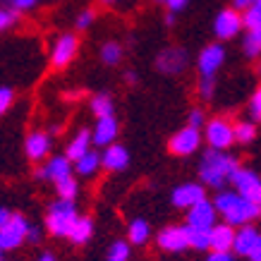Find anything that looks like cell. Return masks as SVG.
<instances>
[{"mask_svg": "<svg viewBox=\"0 0 261 261\" xmlns=\"http://www.w3.org/2000/svg\"><path fill=\"white\" fill-rule=\"evenodd\" d=\"M27 240H29V242H39V240H41V230L36 228V225H32V228H29V238H27Z\"/></svg>", "mask_w": 261, "mask_h": 261, "instance_id": "obj_43", "label": "cell"}, {"mask_svg": "<svg viewBox=\"0 0 261 261\" xmlns=\"http://www.w3.org/2000/svg\"><path fill=\"white\" fill-rule=\"evenodd\" d=\"M15 19H17V10H3L0 12V29H8V27H12L15 24Z\"/></svg>", "mask_w": 261, "mask_h": 261, "instance_id": "obj_35", "label": "cell"}, {"mask_svg": "<svg viewBox=\"0 0 261 261\" xmlns=\"http://www.w3.org/2000/svg\"><path fill=\"white\" fill-rule=\"evenodd\" d=\"M216 208H218V214L225 218V223H230L232 228L235 225H249V221H254V218H259V208L254 204H249L242 194H238V192H218L214 199Z\"/></svg>", "mask_w": 261, "mask_h": 261, "instance_id": "obj_2", "label": "cell"}, {"mask_svg": "<svg viewBox=\"0 0 261 261\" xmlns=\"http://www.w3.org/2000/svg\"><path fill=\"white\" fill-rule=\"evenodd\" d=\"M190 127H194V129H199V127L204 125V113L201 111H192L190 113V122H187Z\"/></svg>", "mask_w": 261, "mask_h": 261, "instance_id": "obj_40", "label": "cell"}, {"mask_svg": "<svg viewBox=\"0 0 261 261\" xmlns=\"http://www.w3.org/2000/svg\"><path fill=\"white\" fill-rule=\"evenodd\" d=\"M36 3H39V0H10V8L19 12V10H32Z\"/></svg>", "mask_w": 261, "mask_h": 261, "instance_id": "obj_38", "label": "cell"}, {"mask_svg": "<svg viewBox=\"0 0 261 261\" xmlns=\"http://www.w3.org/2000/svg\"><path fill=\"white\" fill-rule=\"evenodd\" d=\"M256 3H259V0H232V8L235 10H249V8H254V5H256Z\"/></svg>", "mask_w": 261, "mask_h": 261, "instance_id": "obj_42", "label": "cell"}, {"mask_svg": "<svg viewBox=\"0 0 261 261\" xmlns=\"http://www.w3.org/2000/svg\"><path fill=\"white\" fill-rule=\"evenodd\" d=\"M101 161H103V168H106V170L118 173V170H125V168L129 166V153H127L125 146H120V144H111V146H106Z\"/></svg>", "mask_w": 261, "mask_h": 261, "instance_id": "obj_18", "label": "cell"}, {"mask_svg": "<svg viewBox=\"0 0 261 261\" xmlns=\"http://www.w3.org/2000/svg\"><path fill=\"white\" fill-rule=\"evenodd\" d=\"M24 151L32 161H41L46 159V153L50 151V137L46 132H32L24 142Z\"/></svg>", "mask_w": 261, "mask_h": 261, "instance_id": "obj_20", "label": "cell"}, {"mask_svg": "<svg viewBox=\"0 0 261 261\" xmlns=\"http://www.w3.org/2000/svg\"><path fill=\"white\" fill-rule=\"evenodd\" d=\"M256 5H261V0H259V3H256Z\"/></svg>", "mask_w": 261, "mask_h": 261, "instance_id": "obj_47", "label": "cell"}, {"mask_svg": "<svg viewBox=\"0 0 261 261\" xmlns=\"http://www.w3.org/2000/svg\"><path fill=\"white\" fill-rule=\"evenodd\" d=\"M190 230V247L192 249H199V252H204V249H211V230H194L187 225Z\"/></svg>", "mask_w": 261, "mask_h": 261, "instance_id": "obj_26", "label": "cell"}, {"mask_svg": "<svg viewBox=\"0 0 261 261\" xmlns=\"http://www.w3.org/2000/svg\"><path fill=\"white\" fill-rule=\"evenodd\" d=\"M72 175V161L67 156H56L46 163V168H39L36 170V177L39 180H50V182H60L65 177Z\"/></svg>", "mask_w": 261, "mask_h": 261, "instance_id": "obj_13", "label": "cell"}, {"mask_svg": "<svg viewBox=\"0 0 261 261\" xmlns=\"http://www.w3.org/2000/svg\"><path fill=\"white\" fill-rule=\"evenodd\" d=\"M206 261H235L230 252H211L206 256Z\"/></svg>", "mask_w": 261, "mask_h": 261, "instance_id": "obj_41", "label": "cell"}, {"mask_svg": "<svg viewBox=\"0 0 261 261\" xmlns=\"http://www.w3.org/2000/svg\"><path fill=\"white\" fill-rule=\"evenodd\" d=\"M216 214H218V208H216L214 201H201V204L192 206L190 211H187V225L194 230H214L218 223H216Z\"/></svg>", "mask_w": 261, "mask_h": 261, "instance_id": "obj_8", "label": "cell"}, {"mask_svg": "<svg viewBox=\"0 0 261 261\" xmlns=\"http://www.w3.org/2000/svg\"><path fill=\"white\" fill-rule=\"evenodd\" d=\"M156 242L166 252H182L190 247V230H187V225H168L159 232Z\"/></svg>", "mask_w": 261, "mask_h": 261, "instance_id": "obj_7", "label": "cell"}, {"mask_svg": "<svg viewBox=\"0 0 261 261\" xmlns=\"http://www.w3.org/2000/svg\"><path fill=\"white\" fill-rule=\"evenodd\" d=\"M214 89H216L214 77H201V82H199V94L204 96V98H211V96H214Z\"/></svg>", "mask_w": 261, "mask_h": 261, "instance_id": "obj_33", "label": "cell"}, {"mask_svg": "<svg viewBox=\"0 0 261 261\" xmlns=\"http://www.w3.org/2000/svg\"><path fill=\"white\" fill-rule=\"evenodd\" d=\"M91 235H94V221L89 216H80L67 240H70L72 245H87L89 240H91Z\"/></svg>", "mask_w": 261, "mask_h": 261, "instance_id": "obj_22", "label": "cell"}, {"mask_svg": "<svg viewBox=\"0 0 261 261\" xmlns=\"http://www.w3.org/2000/svg\"><path fill=\"white\" fill-rule=\"evenodd\" d=\"M206 142L216 151H225L230 144L235 142V125H230L228 120L216 118L206 125Z\"/></svg>", "mask_w": 261, "mask_h": 261, "instance_id": "obj_6", "label": "cell"}, {"mask_svg": "<svg viewBox=\"0 0 261 261\" xmlns=\"http://www.w3.org/2000/svg\"><path fill=\"white\" fill-rule=\"evenodd\" d=\"M223 60H225L223 46H218V43L206 46L199 53V72H201V77H214L216 72H218V67L223 65Z\"/></svg>", "mask_w": 261, "mask_h": 261, "instance_id": "obj_12", "label": "cell"}, {"mask_svg": "<svg viewBox=\"0 0 261 261\" xmlns=\"http://www.w3.org/2000/svg\"><path fill=\"white\" fill-rule=\"evenodd\" d=\"M74 53H77V39H74L72 34H65V36H60V39L56 41V46H53L50 63H53V67H65V65L72 63Z\"/></svg>", "mask_w": 261, "mask_h": 261, "instance_id": "obj_14", "label": "cell"}, {"mask_svg": "<svg viewBox=\"0 0 261 261\" xmlns=\"http://www.w3.org/2000/svg\"><path fill=\"white\" fill-rule=\"evenodd\" d=\"M103 3H115V0H103Z\"/></svg>", "mask_w": 261, "mask_h": 261, "instance_id": "obj_46", "label": "cell"}, {"mask_svg": "<svg viewBox=\"0 0 261 261\" xmlns=\"http://www.w3.org/2000/svg\"><path fill=\"white\" fill-rule=\"evenodd\" d=\"M120 58H122V46L115 43V41H108V43H103L101 48V60L106 65H118Z\"/></svg>", "mask_w": 261, "mask_h": 261, "instance_id": "obj_27", "label": "cell"}, {"mask_svg": "<svg viewBox=\"0 0 261 261\" xmlns=\"http://www.w3.org/2000/svg\"><path fill=\"white\" fill-rule=\"evenodd\" d=\"M235 228L230 223H218L211 230V252H232L235 247Z\"/></svg>", "mask_w": 261, "mask_h": 261, "instance_id": "obj_17", "label": "cell"}, {"mask_svg": "<svg viewBox=\"0 0 261 261\" xmlns=\"http://www.w3.org/2000/svg\"><path fill=\"white\" fill-rule=\"evenodd\" d=\"M80 214L74 208V201H65V199H58L48 206V216H46V228L50 235L56 238H70L72 228L77 223Z\"/></svg>", "mask_w": 261, "mask_h": 261, "instance_id": "obj_4", "label": "cell"}, {"mask_svg": "<svg viewBox=\"0 0 261 261\" xmlns=\"http://www.w3.org/2000/svg\"><path fill=\"white\" fill-rule=\"evenodd\" d=\"M204 199H206L204 185H197V182L180 185V187H175V192H173V204L177 206V208H187V211H190L192 206L201 204Z\"/></svg>", "mask_w": 261, "mask_h": 261, "instance_id": "obj_11", "label": "cell"}, {"mask_svg": "<svg viewBox=\"0 0 261 261\" xmlns=\"http://www.w3.org/2000/svg\"><path fill=\"white\" fill-rule=\"evenodd\" d=\"M91 19H94V12H91V10L82 12V15L77 17V29H89V27H91Z\"/></svg>", "mask_w": 261, "mask_h": 261, "instance_id": "obj_39", "label": "cell"}, {"mask_svg": "<svg viewBox=\"0 0 261 261\" xmlns=\"http://www.w3.org/2000/svg\"><path fill=\"white\" fill-rule=\"evenodd\" d=\"M12 98H15L12 89H8V87L0 89V113H8V108L12 106Z\"/></svg>", "mask_w": 261, "mask_h": 261, "instance_id": "obj_34", "label": "cell"}, {"mask_svg": "<svg viewBox=\"0 0 261 261\" xmlns=\"http://www.w3.org/2000/svg\"><path fill=\"white\" fill-rule=\"evenodd\" d=\"M242 48H245L247 58H256V56H261V34L247 32L245 41H242Z\"/></svg>", "mask_w": 261, "mask_h": 261, "instance_id": "obj_31", "label": "cell"}, {"mask_svg": "<svg viewBox=\"0 0 261 261\" xmlns=\"http://www.w3.org/2000/svg\"><path fill=\"white\" fill-rule=\"evenodd\" d=\"M249 261H261V240H259V245H256V249L252 252V256H249Z\"/></svg>", "mask_w": 261, "mask_h": 261, "instance_id": "obj_44", "label": "cell"}, {"mask_svg": "<svg viewBox=\"0 0 261 261\" xmlns=\"http://www.w3.org/2000/svg\"><path fill=\"white\" fill-rule=\"evenodd\" d=\"M101 166H103L101 153H96V151H89V153H84V156H82V159L74 163V170H77L82 177H89V175H94Z\"/></svg>", "mask_w": 261, "mask_h": 261, "instance_id": "obj_23", "label": "cell"}, {"mask_svg": "<svg viewBox=\"0 0 261 261\" xmlns=\"http://www.w3.org/2000/svg\"><path fill=\"white\" fill-rule=\"evenodd\" d=\"M56 190H58V197L60 199H65V201H74V197H77V180L70 175V177L56 182Z\"/></svg>", "mask_w": 261, "mask_h": 261, "instance_id": "obj_28", "label": "cell"}, {"mask_svg": "<svg viewBox=\"0 0 261 261\" xmlns=\"http://www.w3.org/2000/svg\"><path fill=\"white\" fill-rule=\"evenodd\" d=\"M91 142H94V132L82 129V132H77V137H74V139L67 144V153H65V156L77 163V161H80L84 153H89V151H91V149H89V146H91Z\"/></svg>", "mask_w": 261, "mask_h": 261, "instance_id": "obj_21", "label": "cell"}, {"mask_svg": "<svg viewBox=\"0 0 261 261\" xmlns=\"http://www.w3.org/2000/svg\"><path fill=\"white\" fill-rule=\"evenodd\" d=\"M259 230L252 228V225H242V228L238 230V235H235V247H232V252L238 254V256H252V252L256 249V245H259Z\"/></svg>", "mask_w": 261, "mask_h": 261, "instance_id": "obj_15", "label": "cell"}, {"mask_svg": "<svg viewBox=\"0 0 261 261\" xmlns=\"http://www.w3.org/2000/svg\"><path fill=\"white\" fill-rule=\"evenodd\" d=\"M129 259V245L118 240V242H113L111 249H108V261H127Z\"/></svg>", "mask_w": 261, "mask_h": 261, "instance_id": "obj_32", "label": "cell"}, {"mask_svg": "<svg viewBox=\"0 0 261 261\" xmlns=\"http://www.w3.org/2000/svg\"><path fill=\"white\" fill-rule=\"evenodd\" d=\"M256 137V127L252 125V122H238L235 125V142L238 144H249Z\"/></svg>", "mask_w": 261, "mask_h": 261, "instance_id": "obj_30", "label": "cell"}, {"mask_svg": "<svg viewBox=\"0 0 261 261\" xmlns=\"http://www.w3.org/2000/svg\"><path fill=\"white\" fill-rule=\"evenodd\" d=\"M245 27L247 32L261 34V5H254L245 12Z\"/></svg>", "mask_w": 261, "mask_h": 261, "instance_id": "obj_29", "label": "cell"}, {"mask_svg": "<svg viewBox=\"0 0 261 261\" xmlns=\"http://www.w3.org/2000/svg\"><path fill=\"white\" fill-rule=\"evenodd\" d=\"M151 230H149V223L144 221V218H135V221L129 223V228H127V238L132 245H144L146 240H149Z\"/></svg>", "mask_w": 261, "mask_h": 261, "instance_id": "obj_24", "label": "cell"}, {"mask_svg": "<svg viewBox=\"0 0 261 261\" xmlns=\"http://www.w3.org/2000/svg\"><path fill=\"white\" fill-rule=\"evenodd\" d=\"M91 111L96 118H111L113 115V101L108 94H98L91 98Z\"/></svg>", "mask_w": 261, "mask_h": 261, "instance_id": "obj_25", "label": "cell"}, {"mask_svg": "<svg viewBox=\"0 0 261 261\" xmlns=\"http://www.w3.org/2000/svg\"><path fill=\"white\" fill-rule=\"evenodd\" d=\"M240 170L238 161L223 153V151H206L201 156V163H199V180L204 182L206 187H214V190H221L228 180H232V175Z\"/></svg>", "mask_w": 261, "mask_h": 261, "instance_id": "obj_1", "label": "cell"}, {"mask_svg": "<svg viewBox=\"0 0 261 261\" xmlns=\"http://www.w3.org/2000/svg\"><path fill=\"white\" fill-rule=\"evenodd\" d=\"M39 261H56V256H53L50 252H43V254L39 256Z\"/></svg>", "mask_w": 261, "mask_h": 261, "instance_id": "obj_45", "label": "cell"}, {"mask_svg": "<svg viewBox=\"0 0 261 261\" xmlns=\"http://www.w3.org/2000/svg\"><path fill=\"white\" fill-rule=\"evenodd\" d=\"M249 111H252V118H254V120H261V87L256 89V94L252 96Z\"/></svg>", "mask_w": 261, "mask_h": 261, "instance_id": "obj_36", "label": "cell"}, {"mask_svg": "<svg viewBox=\"0 0 261 261\" xmlns=\"http://www.w3.org/2000/svg\"><path fill=\"white\" fill-rule=\"evenodd\" d=\"M159 3H163V5H166V8L173 12V15L187 8V0H159Z\"/></svg>", "mask_w": 261, "mask_h": 261, "instance_id": "obj_37", "label": "cell"}, {"mask_svg": "<svg viewBox=\"0 0 261 261\" xmlns=\"http://www.w3.org/2000/svg\"><path fill=\"white\" fill-rule=\"evenodd\" d=\"M242 27H245V17H240L235 8H225L218 12V17H216L214 32L218 39H232Z\"/></svg>", "mask_w": 261, "mask_h": 261, "instance_id": "obj_10", "label": "cell"}, {"mask_svg": "<svg viewBox=\"0 0 261 261\" xmlns=\"http://www.w3.org/2000/svg\"><path fill=\"white\" fill-rule=\"evenodd\" d=\"M199 144H201L199 129H194V127L187 125L185 129H180L177 135L170 137L168 149H170V153H175V156H190V153H194V151L199 149Z\"/></svg>", "mask_w": 261, "mask_h": 261, "instance_id": "obj_9", "label": "cell"}, {"mask_svg": "<svg viewBox=\"0 0 261 261\" xmlns=\"http://www.w3.org/2000/svg\"><path fill=\"white\" fill-rule=\"evenodd\" d=\"M232 185H235V192L238 194H242V197L249 201V204H254L256 208H259L261 214V177L254 170H247V168H240L238 173L232 175Z\"/></svg>", "mask_w": 261, "mask_h": 261, "instance_id": "obj_5", "label": "cell"}, {"mask_svg": "<svg viewBox=\"0 0 261 261\" xmlns=\"http://www.w3.org/2000/svg\"><path fill=\"white\" fill-rule=\"evenodd\" d=\"M29 221L19 214H12L8 208L0 211V249L3 252H12L17 247L27 242L29 238Z\"/></svg>", "mask_w": 261, "mask_h": 261, "instance_id": "obj_3", "label": "cell"}, {"mask_svg": "<svg viewBox=\"0 0 261 261\" xmlns=\"http://www.w3.org/2000/svg\"><path fill=\"white\" fill-rule=\"evenodd\" d=\"M118 137V120L113 118H98L94 127V144L96 146H111Z\"/></svg>", "mask_w": 261, "mask_h": 261, "instance_id": "obj_19", "label": "cell"}, {"mask_svg": "<svg viewBox=\"0 0 261 261\" xmlns=\"http://www.w3.org/2000/svg\"><path fill=\"white\" fill-rule=\"evenodd\" d=\"M185 65H187V53L182 48H166L156 60V67L166 74H177L180 70H185Z\"/></svg>", "mask_w": 261, "mask_h": 261, "instance_id": "obj_16", "label": "cell"}]
</instances>
